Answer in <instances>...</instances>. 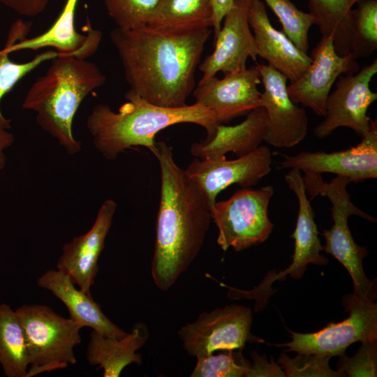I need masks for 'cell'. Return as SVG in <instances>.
<instances>
[{
  "label": "cell",
  "instance_id": "obj_1",
  "mask_svg": "<svg viewBox=\"0 0 377 377\" xmlns=\"http://www.w3.org/2000/svg\"><path fill=\"white\" fill-rule=\"evenodd\" d=\"M212 31L168 34L147 26L116 27L110 38L130 89L158 106L180 108L195 89V73Z\"/></svg>",
  "mask_w": 377,
  "mask_h": 377
},
{
  "label": "cell",
  "instance_id": "obj_2",
  "mask_svg": "<svg viewBox=\"0 0 377 377\" xmlns=\"http://www.w3.org/2000/svg\"><path fill=\"white\" fill-rule=\"evenodd\" d=\"M156 145L161 195L151 274L167 291L199 254L212 219L206 197L175 163L172 147L163 141Z\"/></svg>",
  "mask_w": 377,
  "mask_h": 377
},
{
  "label": "cell",
  "instance_id": "obj_3",
  "mask_svg": "<svg viewBox=\"0 0 377 377\" xmlns=\"http://www.w3.org/2000/svg\"><path fill=\"white\" fill-rule=\"evenodd\" d=\"M124 98L126 101L117 112L103 103L96 105L86 121L95 148L107 160H114L120 153L138 146L147 148L155 156L156 135L177 124L199 125L206 130L207 138L220 124L211 110L198 103L180 108L158 106L130 89Z\"/></svg>",
  "mask_w": 377,
  "mask_h": 377
},
{
  "label": "cell",
  "instance_id": "obj_4",
  "mask_svg": "<svg viewBox=\"0 0 377 377\" xmlns=\"http://www.w3.org/2000/svg\"><path fill=\"white\" fill-rule=\"evenodd\" d=\"M105 81L94 63L59 54L30 86L22 107L34 112L38 126L56 139L68 154L74 155L82 148L73 134L74 116L83 100Z\"/></svg>",
  "mask_w": 377,
  "mask_h": 377
},
{
  "label": "cell",
  "instance_id": "obj_5",
  "mask_svg": "<svg viewBox=\"0 0 377 377\" xmlns=\"http://www.w3.org/2000/svg\"><path fill=\"white\" fill-rule=\"evenodd\" d=\"M306 193L311 197L326 196L332 203L334 223L331 228L323 230L325 238L323 251L332 255L348 271L354 287L353 295L361 300L374 301L376 298V280L371 281L365 275L362 260L368 254L366 247L358 245L352 236L348 225L351 215H357L371 222L376 218L357 208L350 200L346 190L350 180L337 175L330 183L322 179L321 175L304 173Z\"/></svg>",
  "mask_w": 377,
  "mask_h": 377
},
{
  "label": "cell",
  "instance_id": "obj_6",
  "mask_svg": "<svg viewBox=\"0 0 377 377\" xmlns=\"http://www.w3.org/2000/svg\"><path fill=\"white\" fill-rule=\"evenodd\" d=\"M24 329L29 366L26 377L67 368L77 362L74 349L82 328L50 307L24 304L15 310Z\"/></svg>",
  "mask_w": 377,
  "mask_h": 377
},
{
  "label": "cell",
  "instance_id": "obj_7",
  "mask_svg": "<svg viewBox=\"0 0 377 377\" xmlns=\"http://www.w3.org/2000/svg\"><path fill=\"white\" fill-rule=\"evenodd\" d=\"M274 194L272 186L258 189L242 188L228 199L216 202L212 219L218 230L216 242L226 251L232 247L240 251L265 242L274 225L268 217V206Z\"/></svg>",
  "mask_w": 377,
  "mask_h": 377
},
{
  "label": "cell",
  "instance_id": "obj_8",
  "mask_svg": "<svg viewBox=\"0 0 377 377\" xmlns=\"http://www.w3.org/2000/svg\"><path fill=\"white\" fill-rule=\"evenodd\" d=\"M343 304L349 312L347 318L329 323L312 333L290 331L292 341L277 346L288 348L286 351L332 357L344 355L346 349L353 343L377 341L376 303L352 294L343 297Z\"/></svg>",
  "mask_w": 377,
  "mask_h": 377
},
{
  "label": "cell",
  "instance_id": "obj_9",
  "mask_svg": "<svg viewBox=\"0 0 377 377\" xmlns=\"http://www.w3.org/2000/svg\"><path fill=\"white\" fill-rule=\"evenodd\" d=\"M251 309L232 304L202 312L177 332L186 353L195 357L216 351L242 350L246 342H262L251 333Z\"/></svg>",
  "mask_w": 377,
  "mask_h": 377
},
{
  "label": "cell",
  "instance_id": "obj_10",
  "mask_svg": "<svg viewBox=\"0 0 377 377\" xmlns=\"http://www.w3.org/2000/svg\"><path fill=\"white\" fill-rule=\"evenodd\" d=\"M376 73L375 59L355 73L338 77L336 88L326 101L325 119L313 130L317 138H325L339 127H348L361 137L369 131L372 120L367 110L377 99L370 82Z\"/></svg>",
  "mask_w": 377,
  "mask_h": 377
},
{
  "label": "cell",
  "instance_id": "obj_11",
  "mask_svg": "<svg viewBox=\"0 0 377 377\" xmlns=\"http://www.w3.org/2000/svg\"><path fill=\"white\" fill-rule=\"evenodd\" d=\"M272 154L265 146H258L252 151L236 159L226 156L210 159L195 158L186 172L200 188L211 209L216 197L232 184L242 188L256 186L271 171Z\"/></svg>",
  "mask_w": 377,
  "mask_h": 377
},
{
  "label": "cell",
  "instance_id": "obj_12",
  "mask_svg": "<svg viewBox=\"0 0 377 377\" xmlns=\"http://www.w3.org/2000/svg\"><path fill=\"white\" fill-rule=\"evenodd\" d=\"M283 157L281 168H297L304 173H333L358 183L377 178V122L371 121L369 131L362 141L350 149L327 153L302 151Z\"/></svg>",
  "mask_w": 377,
  "mask_h": 377
},
{
  "label": "cell",
  "instance_id": "obj_13",
  "mask_svg": "<svg viewBox=\"0 0 377 377\" xmlns=\"http://www.w3.org/2000/svg\"><path fill=\"white\" fill-rule=\"evenodd\" d=\"M310 57L311 64L297 80L287 86V91L295 104L325 117L326 101L337 79L342 74L357 73L360 66L351 52L337 54L332 38L327 36H322Z\"/></svg>",
  "mask_w": 377,
  "mask_h": 377
},
{
  "label": "cell",
  "instance_id": "obj_14",
  "mask_svg": "<svg viewBox=\"0 0 377 377\" xmlns=\"http://www.w3.org/2000/svg\"><path fill=\"white\" fill-rule=\"evenodd\" d=\"M258 67L264 86L260 106L267 114L264 141L276 147H293L307 134V114L291 101L285 76L269 65Z\"/></svg>",
  "mask_w": 377,
  "mask_h": 377
},
{
  "label": "cell",
  "instance_id": "obj_15",
  "mask_svg": "<svg viewBox=\"0 0 377 377\" xmlns=\"http://www.w3.org/2000/svg\"><path fill=\"white\" fill-rule=\"evenodd\" d=\"M258 64L249 68L199 81L193 91L195 103L200 104L214 114L219 124L243 115L260 106L261 93Z\"/></svg>",
  "mask_w": 377,
  "mask_h": 377
},
{
  "label": "cell",
  "instance_id": "obj_16",
  "mask_svg": "<svg viewBox=\"0 0 377 377\" xmlns=\"http://www.w3.org/2000/svg\"><path fill=\"white\" fill-rule=\"evenodd\" d=\"M223 26L214 38V50L199 64L200 81L221 71L223 75L246 68L249 57L258 56L248 20V0H235L234 7L223 19Z\"/></svg>",
  "mask_w": 377,
  "mask_h": 377
},
{
  "label": "cell",
  "instance_id": "obj_17",
  "mask_svg": "<svg viewBox=\"0 0 377 377\" xmlns=\"http://www.w3.org/2000/svg\"><path fill=\"white\" fill-rule=\"evenodd\" d=\"M117 207L114 200H105L100 206L91 228L63 246L57 263V269L68 275L77 287L88 294H91V288L98 272V259Z\"/></svg>",
  "mask_w": 377,
  "mask_h": 377
},
{
  "label": "cell",
  "instance_id": "obj_18",
  "mask_svg": "<svg viewBox=\"0 0 377 377\" xmlns=\"http://www.w3.org/2000/svg\"><path fill=\"white\" fill-rule=\"evenodd\" d=\"M248 20L253 32L258 56L291 83L297 80L311 64V57L272 25L263 1L248 0Z\"/></svg>",
  "mask_w": 377,
  "mask_h": 377
},
{
  "label": "cell",
  "instance_id": "obj_19",
  "mask_svg": "<svg viewBox=\"0 0 377 377\" xmlns=\"http://www.w3.org/2000/svg\"><path fill=\"white\" fill-rule=\"evenodd\" d=\"M77 2L78 0H66L58 18L45 32L17 42L7 39L3 49L10 54L19 50L53 47L59 54L87 59L98 50L102 33L93 28L89 20L82 33L76 30L75 19Z\"/></svg>",
  "mask_w": 377,
  "mask_h": 377
},
{
  "label": "cell",
  "instance_id": "obj_20",
  "mask_svg": "<svg viewBox=\"0 0 377 377\" xmlns=\"http://www.w3.org/2000/svg\"><path fill=\"white\" fill-rule=\"evenodd\" d=\"M284 179L289 188L295 193L299 209L295 229L291 235L295 239L292 263L286 269L275 274L274 281L284 279L287 274L299 279L303 276L309 264L324 265L327 263V259L320 254L323 246L318 237L314 212L306 196L301 171L291 168L284 176Z\"/></svg>",
  "mask_w": 377,
  "mask_h": 377
},
{
  "label": "cell",
  "instance_id": "obj_21",
  "mask_svg": "<svg viewBox=\"0 0 377 377\" xmlns=\"http://www.w3.org/2000/svg\"><path fill=\"white\" fill-rule=\"evenodd\" d=\"M37 284L61 300L68 311L69 318L82 327H89L102 335L113 338H122L128 333L104 314L91 294L77 288L71 278L61 271H46L38 278Z\"/></svg>",
  "mask_w": 377,
  "mask_h": 377
},
{
  "label": "cell",
  "instance_id": "obj_22",
  "mask_svg": "<svg viewBox=\"0 0 377 377\" xmlns=\"http://www.w3.org/2000/svg\"><path fill=\"white\" fill-rule=\"evenodd\" d=\"M266 119V110L260 106L251 110L239 124H220L211 138L193 143L191 154L199 159L220 158L228 152L238 157L247 154L264 141Z\"/></svg>",
  "mask_w": 377,
  "mask_h": 377
},
{
  "label": "cell",
  "instance_id": "obj_23",
  "mask_svg": "<svg viewBox=\"0 0 377 377\" xmlns=\"http://www.w3.org/2000/svg\"><path fill=\"white\" fill-rule=\"evenodd\" d=\"M149 334L145 323H136L131 332L122 338L102 335L94 330L90 333L87 348L89 363L103 369L104 377H118L131 364H142V357L136 351L147 341Z\"/></svg>",
  "mask_w": 377,
  "mask_h": 377
},
{
  "label": "cell",
  "instance_id": "obj_24",
  "mask_svg": "<svg viewBox=\"0 0 377 377\" xmlns=\"http://www.w3.org/2000/svg\"><path fill=\"white\" fill-rule=\"evenodd\" d=\"M210 0H161L147 25L158 31L185 34L213 27Z\"/></svg>",
  "mask_w": 377,
  "mask_h": 377
},
{
  "label": "cell",
  "instance_id": "obj_25",
  "mask_svg": "<svg viewBox=\"0 0 377 377\" xmlns=\"http://www.w3.org/2000/svg\"><path fill=\"white\" fill-rule=\"evenodd\" d=\"M0 365L7 377H26L29 366L23 327L7 304H0Z\"/></svg>",
  "mask_w": 377,
  "mask_h": 377
},
{
  "label": "cell",
  "instance_id": "obj_26",
  "mask_svg": "<svg viewBox=\"0 0 377 377\" xmlns=\"http://www.w3.org/2000/svg\"><path fill=\"white\" fill-rule=\"evenodd\" d=\"M309 13L322 36L331 37L336 52H350L353 9L349 0H308Z\"/></svg>",
  "mask_w": 377,
  "mask_h": 377
},
{
  "label": "cell",
  "instance_id": "obj_27",
  "mask_svg": "<svg viewBox=\"0 0 377 377\" xmlns=\"http://www.w3.org/2000/svg\"><path fill=\"white\" fill-rule=\"evenodd\" d=\"M377 48V1L367 0L353 10L350 52L355 59L367 57Z\"/></svg>",
  "mask_w": 377,
  "mask_h": 377
},
{
  "label": "cell",
  "instance_id": "obj_28",
  "mask_svg": "<svg viewBox=\"0 0 377 377\" xmlns=\"http://www.w3.org/2000/svg\"><path fill=\"white\" fill-rule=\"evenodd\" d=\"M280 21L283 32L300 50L307 54L308 34L314 17L298 9L290 0H263Z\"/></svg>",
  "mask_w": 377,
  "mask_h": 377
},
{
  "label": "cell",
  "instance_id": "obj_29",
  "mask_svg": "<svg viewBox=\"0 0 377 377\" xmlns=\"http://www.w3.org/2000/svg\"><path fill=\"white\" fill-rule=\"evenodd\" d=\"M241 349L222 350L196 357V364L191 377H243L246 376L251 362L245 359Z\"/></svg>",
  "mask_w": 377,
  "mask_h": 377
},
{
  "label": "cell",
  "instance_id": "obj_30",
  "mask_svg": "<svg viewBox=\"0 0 377 377\" xmlns=\"http://www.w3.org/2000/svg\"><path fill=\"white\" fill-rule=\"evenodd\" d=\"M109 17L121 29L147 26L161 0H103Z\"/></svg>",
  "mask_w": 377,
  "mask_h": 377
},
{
  "label": "cell",
  "instance_id": "obj_31",
  "mask_svg": "<svg viewBox=\"0 0 377 377\" xmlns=\"http://www.w3.org/2000/svg\"><path fill=\"white\" fill-rule=\"evenodd\" d=\"M9 55L10 53L3 49L0 50V103L2 98L24 77L43 63L58 56L59 53L54 50H48L24 63L13 61ZM10 123L11 120L3 116L0 108V126L9 129Z\"/></svg>",
  "mask_w": 377,
  "mask_h": 377
},
{
  "label": "cell",
  "instance_id": "obj_32",
  "mask_svg": "<svg viewBox=\"0 0 377 377\" xmlns=\"http://www.w3.org/2000/svg\"><path fill=\"white\" fill-rule=\"evenodd\" d=\"M331 357L315 354L299 353L294 358L285 353L279 358V364L286 376H325L337 377L344 375L339 370L334 371L329 366Z\"/></svg>",
  "mask_w": 377,
  "mask_h": 377
},
{
  "label": "cell",
  "instance_id": "obj_33",
  "mask_svg": "<svg viewBox=\"0 0 377 377\" xmlns=\"http://www.w3.org/2000/svg\"><path fill=\"white\" fill-rule=\"evenodd\" d=\"M376 341L362 343L361 347L351 358L343 357L339 368L343 375L348 376H376L377 374ZM345 376V375H344Z\"/></svg>",
  "mask_w": 377,
  "mask_h": 377
},
{
  "label": "cell",
  "instance_id": "obj_34",
  "mask_svg": "<svg viewBox=\"0 0 377 377\" xmlns=\"http://www.w3.org/2000/svg\"><path fill=\"white\" fill-rule=\"evenodd\" d=\"M50 0H0V3L17 14L27 17L41 14Z\"/></svg>",
  "mask_w": 377,
  "mask_h": 377
},
{
  "label": "cell",
  "instance_id": "obj_35",
  "mask_svg": "<svg viewBox=\"0 0 377 377\" xmlns=\"http://www.w3.org/2000/svg\"><path fill=\"white\" fill-rule=\"evenodd\" d=\"M253 362L247 374V377L254 376H286L279 364L272 361L268 362L265 357L259 355L253 351L251 353Z\"/></svg>",
  "mask_w": 377,
  "mask_h": 377
},
{
  "label": "cell",
  "instance_id": "obj_36",
  "mask_svg": "<svg viewBox=\"0 0 377 377\" xmlns=\"http://www.w3.org/2000/svg\"><path fill=\"white\" fill-rule=\"evenodd\" d=\"M213 10L214 38L219 34L225 15L234 7L235 0H210Z\"/></svg>",
  "mask_w": 377,
  "mask_h": 377
},
{
  "label": "cell",
  "instance_id": "obj_37",
  "mask_svg": "<svg viewBox=\"0 0 377 377\" xmlns=\"http://www.w3.org/2000/svg\"><path fill=\"white\" fill-rule=\"evenodd\" d=\"M14 140L15 138L8 129L0 126V170L5 168L6 163L5 150L13 145Z\"/></svg>",
  "mask_w": 377,
  "mask_h": 377
},
{
  "label": "cell",
  "instance_id": "obj_38",
  "mask_svg": "<svg viewBox=\"0 0 377 377\" xmlns=\"http://www.w3.org/2000/svg\"><path fill=\"white\" fill-rule=\"evenodd\" d=\"M359 1H360V0H349V5H350V6L352 8L353 6L355 3L358 2Z\"/></svg>",
  "mask_w": 377,
  "mask_h": 377
}]
</instances>
